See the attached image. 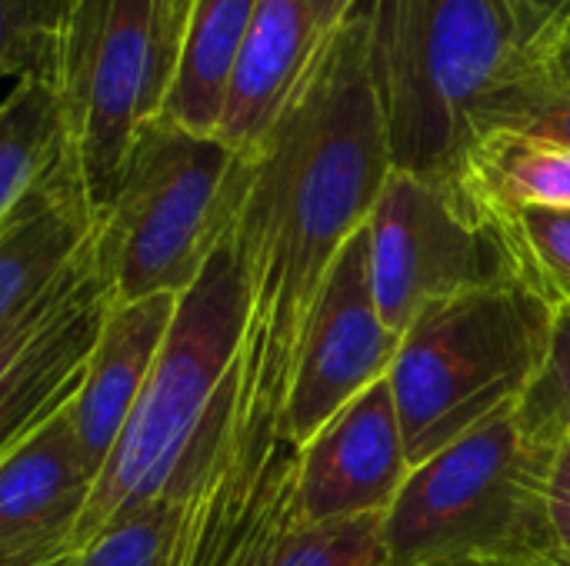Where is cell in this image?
<instances>
[{
	"instance_id": "1",
	"label": "cell",
	"mask_w": 570,
	"mask_h": 566,
	"mask_svg": "<svg viewBox=\"0 0 570 566\" xmlns=\"http://www.w3.org/2000/svg\"><path fill=\"white\" fill-rule=\"evenodd\" d=\"M237 157L230 237L250 297L237 370L247 394L284 424L317 290L394 173L367 0L324 33L274 127Z\"/></svg>"
},
{
	"instance_id": "2",
	"label": "cell",
	"mask_w": 570,
	"mask_h": 566,
	"mask_svg": "<svg viewBox=\"0 0 570 566\" xmlns=\"http://www.w3.org/2000/svg\"><path fill=\"white\" fill-rule=\"evenodd\" d=\"M367 20L394 170L448 187L538 43L511 0H367Z\"/></svg>"
},
{
	"instance_id": "3",
	"label": "cell",
	"mask_w": 570,
	"mask_h": 566,
	"mask_svg": "<svg viewBox=\"0 0 570 566\" xmlns=\"http://www.w3.org/2000/svg\"><path fill=\"white\" fill-rule=\"evenodd\" d=\"M558 447L514 404L417 464L381 520L377 566H568L548 524Z\"/></svg>"
},
{
	"instance_id": "4",
	"label": "cell",
	"mask_w": 570,
	"mask_h": 566,
	"mask_svg": "<svg viewBox=\"0 0 570 566\" xmlns=\"http://www.w3.org/2000/svg\"><path fill=\"white\" fill-rule=\"evenodd\" d=\"M247 314V280L227 224L194 284L177 297L144 390L73 520L67 554L83 550L110 524L170 490L217 390L237 364Z\"/></svg>"
},
{
	"instance_id": "5",
	"label": "cell",
	"mask_w": 570,
	"mask_h": 566,
	"mask_svg": "<svg viewBox=\"0 0 570 566\" xmlns=\"http://www.w3.org/2000/svg\"><path fill=\"white\" fill-rule=\"evenodd\" d=\"M551 317L521 284L461 294L417 314L387 374L411 470L524 400L548 360Z\"/></svg>"
},
{
	"instance_id": "6",
	"label": "cell",
	"mask_w": 570,
	"mask_h": 566,
	"mask_svg": "<svg viewBox=\"0 0 570 566\" xmlns=\"http://www.w3.org/2000/svg\"><path fill=\"white\" fill-rule=\"evenodd\" d=\"M237 153L154 120L140 130L110 200L94 217V264L107 304L180 297L227 234Z\"/></svg>"
},
{
	"instance_id": "7",
	"label": "cell",
	"mask_w": 570,
	"mask_h": 566,
	"mask_svg": "<svg viewBox=\"0 0 570 566\" xmlns=\"http://www.w3.org/2000/svg\"><path fill=\"white\" fill-rule=\"evenodd\" d=\"M174 487L184 520L170 566H271L297 524V444L240 384L217 390Z\"/></svg>"
},
{
	"instance_id": "8",
	"label": "cell",
	"mask_w": 570,
	"mask_h": 566,
	"mask_svg": "<svg viewBox=\"0 0 570 566\" xmlns=\"http://www.w3.org/2000/svg\"><path fill=\"white\" fill-rule=\"evenodd\" d=\"M180 0H83L57 87L67 160L97 210L110 200L134 140L160 120L180 40Z\"/></svg>"
},
{
	"instance_id": "9",
	"label": "cell",
	"mask_w": 570,
	"mask_h": 566,
	"mask_svg": "<svg viewBox=\"0 0 570 566\" xmlns=\"http://www.w3.org/2000/svg\"><path fill=\"white\" fill-rule=\"evenodd\" d=\"M371 284L381 320L407 334L431 304L518 284L498 230L424 177L394 170L367 217Z\"/></svg>"
},
{
	"instance_id": "10",
	"label": "cell",
	"mask_w": 570,
	"mask_h": 566,
	"mask_svg": "<svg viewBox=\"0 0 570 566\" xmlns=\"http://www.w3.org/2000/svg\"><path fill=\"white\" fill-rule=\"evenodd\" d=\"M401 334H394L374 304L367 224L334 257L317 300L307 314L291 390L284 404V434L301 447L341 407L391 374Z\"/></svg>"
},
{
	"instance_id": "11",
	"label": "cell",
	"mask_w": 570,
	"mask_h": 566,
	"mask_svg": "<svg viewBox=\"0 0 570 566\" xmlns=\"http://www.w3.org/2000/svg\"><path fill=\"white\" fill-rule=\"evenodd\" d=\"M411 474L387 377L341 407L297 447V524L387 514Z\"/></svg>"
},
{
	"instance_id": "12",
	"label": "cell",
	"mask_w": 570,
	"mask_h": 566,
	"mask_svg": "<svg viewBox=\"0 0 570 566\" xmlns=\"http://www.w3.org/2000/svg\"><path fill=\"white\" fill-rule=\"evenodd\" d=\"M177 297L157 294L130 304H107L83 387L70 407L80 460L97 480L167 337Z\"/></svg>"
},
{
	"instance_id": "13",
	"label": "cell",
	"mask_w": 570,
	"mask_h": 566,
	"mask_svg": "<svg viewBox=\"0 0 570 566\" xmlns=\"http://www.w3.org/2000/svg\"><path fill=\"white\" fill-rule=\"evenodd\" d=\"M94 234V207L67 153L0 217V330L30 310Z\"/></svg>"
},
{
	"instance_id": "14",
	"label": "cell",
	"mask_w": 570,
	"mask_h": 566,
	"mask_svg": "<svg viewBox=\"0 0 570 566\" xmlns=\"http://www.w3.org/2000/svg\"><path fill=\"white\" fill-rule=\"evenodd\" d=\"M324 33L307 0H257L234 63L217 140L234 153H250L287 107Z\"/></svg>"
},
{
	"instance_id": "15",
	"label": "cell",
	"mask_w": 570,
	"mask_h": 566,
	"mask_svg": "<svg viewBox=\"0 0 570 566\" xmlns=\"http://www.w3.org/2000/svg\"><path fill=\"white\" fill-rule=\"evenodd\" d=\"M70 407L0 460V544L70 537L94 490V477L80 460Z\"/></svg>"
},
{
	"instance_id": "16",
	"label": "cell",
	"mask_w": 570,
	"mask_h": 566,
	"mask_svg": "<svg viewBox=\"0 0 570 566\" xmlns=\"http://www.w3.org/2000/svg\"><path fill=\"white\" fill-rule=\"evenodd\" d=\"M448 190L478 220L528 207L570 210V147L494 127L471 143Z\"/></svg>"
},
{
	"instance_id": "17",
	"label": "cell",
	"mask_w": 570,
	"mask_h": 566,
	"mask_svg": "<svg viewBox=\"0 0 570 566\" xmlns=\"http://www.w3.org/2000/svg\"><path fill=\"white\" fill-rule=\"evenodd\" d=\"M180 40L164 123L197 137H217L234 63L250 30L257 0H180Z\"/></svg>"
},
{
	"instance_id": "18",
	"label": "cell",
	"mask_w": 570,
	"mask_h": 566,
	"mask_svg": "<svg viewBox=\"0 0 570 566\" xmlns=\"http://www.w3.org/2000/svg\"><path fill=\"white\" fill-rule=\"evenodd\" d=\"M67 153L60 87L20 77L0 103V217Z\"/></svg>"
},
{
	"instance_id": "19",
	"label": "cell",
	"mask_w": 570,
	"mask_h": 566,
	"mask_svg": "<svg viewBox=\"0 0 570 566\" xmlns=\"http://www.w3.org/2000/svg\"><path fill=\"white\" fill-rule=\"evenodd\" d=\"M511 257L514 280L551 310L570 304V210L528 207L484 217Z\"/></svg>"
},
{
	"instance_id": "20",
	"label": "cell",
	"mask_w": 570,
	"mask_h": 566,
	"mask_svg": "<svg viewBox=\"0 0 570 566\" xmlns=\"http://www.w3.org/2000/svg\"><path fill=\"white\" fill-rule=\"evenodd\" d=\"M83 0H0V77L57 80Z\"/></svg>"
},
{
	"instance_id": "21",
	"label": "cell",
	"mask_w": 570,
	"mask_h": 566,
	"mask_svg": "<svg viewBox=\"0 0 570 566\" xmlns=\"http://www.w3.org/2000/svg\"><path fill=\"white\" fill-rule=\"evenodd\" d=\"M180 520H184V494L180 487L170 484L164 497L110 524L83 550L67 554L60 566H170Z\"/></svg>"
},
{
	"instance_id": "22",
	"label": "cell",
	"mask_w": 570,
	"mask_h": 566,
	"mask_svg": "<svg viewBox=\"0 0 570 566\" xmlns=\"http://www.w3.org/2000/svg\"><path fill=\"white\" fill-rule=\"evenodd\" d=\"M381 520L384 514L321 527L294 524L271 566H377Z\"/></svg>"
},
{
	"instance_id": "23",
	"label": "cell",
	"mask_w": 570,
	"mask_h": 566,
	"mask_svg": "<svg viewBox=\"0 0 570 566\" xmlns=\"http://www.w3.org/2000/svg\"><path fill=\"white\" fill-rule=\"evenodd\" d=\"M518 414L531 437L541 444H564L570 437V304L551 317L548 360L534 387L518 404Z\"/></svg>"
},
{
	"instance_id": "24",
	"label": "cell",
	"mask_w": 570,
	"mask_h": 566,
	"mask_svg": "<svg viewBox=\"0 0 570 566\" xmlns=\"http://www.w3.org/2000/svg\"><path fill=\"white\" fill-rule=\"evenodd\" d=\"M494 127L524 130L570 147V90H558L528 77L491 107L484 120V133Z\"/></svg>"
},
{
	"instance_id": "25",
	"label": "cell",
	"mask_w": 570,
	"mask_h": 566,
	"mask_svg": "<svg viewBox=\"0 0 570 566\" xmlns=\"http://www.w3.org/2000/svg\"><path fill=\"white\" fill-rule=\"evenodd\" d=\"M548 524L561 560L570 566V437L554 450L548 474Z\"/></svg>"
},
{
	"instance_id": "26",
	"label": "cell",
	"mask_w": 570,
	"mask_h": 566,
	"mask_svg": "<svg viewBox=\"0 0 570 566\" xmlns=\"http://www.w3.org/2000/svg\"><path fill=\"white\" fill-rule=\"evenodd\" d=\"M511 3H514L518 17L524 20L528 33L534 37L538 53L570 17V0H511Z\"/></svg>"
},
{
	"instance_id": "27",
	"label": "cell",
	"mask_w": 570,
	"mask_h": 566,
	"mask_svg": "<svg viewBox=\"0 0 570 566\" xmlns=\"http://www.w3.org/2000/svg\"><path fill=\"white\" fill-rule=\"evenodd\" d=\"M531 80L558 87V90H570V17L538 53V67H534Z\"/></svg>"
},
{
	"instance_id": "28",
	"label": "cell",
	"mask_w": 570,
	"mask_h": 566,
	"mask_svg": "<svg viewBox=\"0 0 570 566\" xmlns=\"http://www.w3.org/2000/svg\"><path fill=\"white\" fill-rule=\"evenodd\" d=\"M67 557V537L0 544V566H60Z\"/></svg>"
},
{
	"instance_id": "29",
	"label": "cell",
	"mask_w": 570,
	"mask_h": 566,
	"mask_svg": "<svg viewBox=\"0 0 570 566\" xmlns=\"http://www.w3.org/2000/svg\"><path fill=\"white\" fill-rule=\"evenodd\" d=\"M307 3H311L317 23H321L324 30H331V27H337L361 0H307Z\"/></svg>"
},
{
	"instance_id": "30",
	"label": "cell",
	"mask_w": 570,
	"mask_h": 566,
	"mask_svg": "<svg viewBox=\"0 0 570 566\" xmlns=\"http://www.w3.org/2000/svg\"><path fill=\"white\" fill-rule=\"evenodd\" d=\"M458 566H501V564H458Z\"/></svg>"
}]
</instances>
